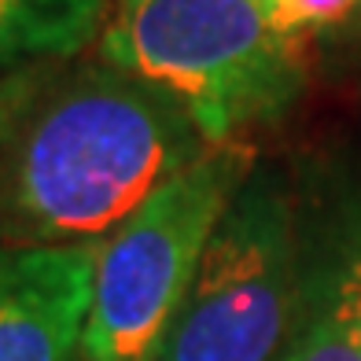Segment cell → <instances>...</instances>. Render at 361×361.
Listing matches in <instances>:
<instances>
[{"label": "cell", "instance_id": "8", "mask_svg": "<svg viewBox=\"0 0 361 361\" xmlns=\"http://www.w3.org/2000/svg\"><path fill=\"white\" fill-rule=\"evenodd\" d=\"M262 8L269 11V19L284 34L306 41L310 34H321V30L347 23L361 8V0H262Z\"/></svg>", "mask_w": 361, "mask_h": 361}, {"label": "cell", "instance_id": "2", "mask_svg": "<svg viewBox=\"0 0 361 361\" xmlns=\"http://www.w3.org/2000/svg\"><path fill=\"white\" fill-rule=\"evenodd\" d=\"M96 56L173 100L210 144L284 118L306 89L302 41L262 0H111Z\"/></svg>", "mask_w": 361, "mask_h": 361}, {"label": "cell", "instance_id": "6", "mask_svg": "<svg viewBox=\"0 0 361 361\" xmlns=\"http://www.w3.org/2000/svg\"><path fill=\"white\" fill-rule=\"evenodd\" d=\"M111 0H0V74L23 63L78 56L100 37Z\"/></svg>", "mask_w": 361, "mask_h": 361}, {"label": "cell", "instance_id": "3", "mask_svg": "<svg viewBox=\"0 0 361 361\" xmlns=\"http://www.w3.org/2000/svg\"><path fill=\"white\" fill-rule=\"evenodd\" d=\"M251 173V144H210L100 240L81 357L159 361L207 243Z\"/></svg>", "mask_w": 361, "mask_h": 361}, {"label": "cell", "instance_id": "1", "mask_svg": "<svg viewBox=\"0 0 361 361\" xmlns=\"http://www.w3.org/2000/svg\"><path fill=\"white\" fill-rule=\"evenodd\" d=\"M210 152L185 111L100 56L0 74V243L104 240Z\"/></svg>", "mask_w": 361, "mask_h": 361}, {"label": "cell", "instance_id": "9", "mask_svg": "<svg viewBox=\"0 0 361 361\" xmlns=\"http://www.w3.org/2000/svg\"><path fill=\"white\" fill-rule=\"evenodd\" d=\"M317 302L347 328V332L354 336V343L361 347V240L332 269V276L324 281V291H321Z\"/></svg>", "mask_w": 361, "mask_h": 361}, {"label": "cell", "instance_id": "7", "mask_svg": "<svg viewBox=\"0 0 361 361\" xmlns=\"http://www.w3.org/2000/svg\"><path fill=\"white\" fill-rule=\"evenodd\" d=\"M284 361H361V347L347 328L317 302L314 314H306Z\"/></svg>", "mask_w": 361, "mask_h": 361}, {"label": "cell", "instance_id": "4", "mask_svg": "<svg viewBox=\"0 0 361 361\" xmlns=\"http://www.w3.org/2000/svg\"><path fill=\"white\" fill-rule=\"evenodd\" d=\"M302 295L291 200L255 170L225 207L159 361H284L306 321Z\"/></svg>", "mask_w": 361, "mask_h": 361}, {"label": "cell", "instance_id": "5", "mask_svg": "<svg viewBox=\"0 0 361 361\" xmlns=\"http://www.w3.org/2000/svg\"><path fill=\"white\" fill-rule=\"evenodd\" d=\"M100 240L0 243V361H81Z\"/></svg>", "mask_w": 361, "mask_h": 361}, {"label": "cell", "instance_id": "10", "mask_svg": "<svg viewBox=\"0 0 361 361\" xmlns=\"http://www.w3.org/2000/svg\"><path fill=\"white\" fill-rule=\"evenodd\" d=\"M81 361H85V357H81Z\"/></svg>", "mask_w": 361, "mask_h": 361}]
</instances>
